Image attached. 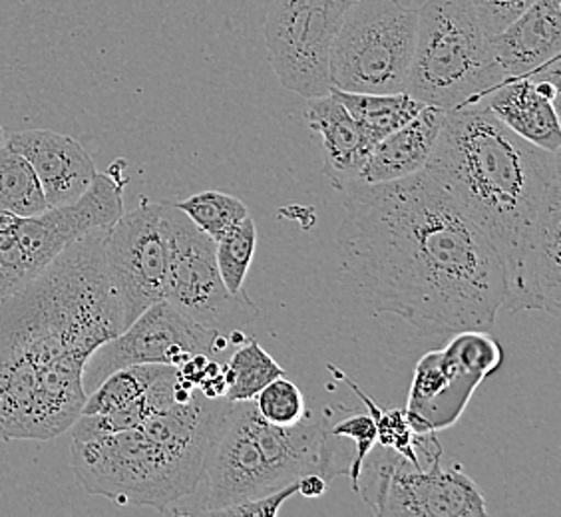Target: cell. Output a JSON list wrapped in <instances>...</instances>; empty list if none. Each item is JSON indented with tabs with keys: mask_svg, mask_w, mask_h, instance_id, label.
Wrapping results in <instances>:
<instances>
[{
	"mask_svg": "<svg viewBox=\"0 0 561 517\" xmlns=\"http://www.w3.org/2000/svg\"><path fill=\"white\" fill-rule=\"evenodd\" d=\"M558 94L560 84L550 80L514 78L504 80L484 102L496 118L516 131L519 138L541 150L560 153L561 128L556 110Z\"/></svg>",
	"mask_w": 561,
	"mask_h": 517,
	"instance_id": "cell-18",
	"label": "cell"
},
{
	"mask_svg": "<svg viewBox=\"0 0 561 517\" xmlns=\"http://www.w3.org/2000/svg\"><path fill=\"white\" fill-rule=\"evenodd\" d=\"M50 205L28 160L9 146H0V211L38 216Z\"/></svg>",
	"mask_w": 561,
	"mask_h": 517,
	"instance_id": "cell-22",
	"label": "cell"
},
{
	"mask_svg": "<svg viewBox=\"0 0 561 517\" xmlns=\"http://www.w3.org/2000/svg\"><path fill=\"white\" fill-rule=\"evenodd\" d=\"M126 162L116 160L76 202L48 207L38 216L0 211V297L28 285L68 245L124 216Z\"/></svg>",
	"mask_w": 561,
	"mask_h": 517,
	"instance_id": "cell-7",
	"label": "cell"
},
{
	"mask_svg": "<svg viewBox=\"0 0 561 517\" xmlns=\"http://www.w3.org/2000/svg\"><path fill=\"white\" fill-rule=\"evenodd\" d=\"M279 377H285V370L279 363L257 341L253 338L243 341L224 367L226 400L229 402L253 400L260 394V390L270 384L271 380Z\"/></svg>",
	"mask_w": 561,
	"mask_h": 517,
	"instance_id": "cell-23",
	"label": "cell"
},
{
	"mask_svg": "<svg viewBox=\"0 0 561 517\" xmlns=\"http://www.w3.org/2000/svg\"><path fill=\"white\" fill-rule=\"evenodd\" d=\"M353 458L355 444L331 434L329 418L275 426L261 418L253 400L229 402L207 446L194 514L216 516L305 474H321L331 484L336 475H348Z\"/></svg>",
	"mask_w": 561,
	"mask_h": 517,
	"instance_id": "cell-5",
	"label": "cell"
},
{
	"mask_svg": "<svg viewBox=\"0 0 561 517\" xmlns=\"http://www.w3.org/2000/svg\"><path fill=\"white\" fill-rule=\"evenodd\" d=\"M299 492V480L293 482V484L280 487L277 492H271L267 496L255 497V499H249L238 506L226 507V509H219L216 516H229V517H275L279 516L280 507L285 506V502L289 497L297 496Z\"/></svg>",
	"mask_w": 561,
	"mask_h": 517,
	"instance_id": "cell-31",
	"label": "cell"
},
{
	"mask_svg": "<svg viewBox=\"0 0 561 517\" xmlns=\"http://www.w3.org/2000/svg\"><path fill=\"white\" fill-rule=\"evenodd\" d=\"M305 119L323 140L324 177L335 189L345 192L358 182V173L368 156L355 119L331 92L309 97Z\"/></svg>",
	"mask_w": 561,
	"mask_h": 517,
	"instance_id": "cell-20",
	"label": "cell"
},
{
	"mask_svg": "<svg viewBox=\"0 0 561 517\" xmlns=\"http://www.w3.org/2000/svg\"><path fill=\"white\" fill-rule=\"evenodd\" d=\"M233 345L217 333L180 313L168 301L148 307L134 323L88 356L82 384L87 394L119 368L134 365L180 367L190 356H216Z\"/></svg>",
	"mask_w": 561,
	"mask_h": 517,
	"instance_id": "cell-13",
	"label": "cell"
},
{
	"mask_svg": "<svg viewBox=\"0 0 561 517\" xmlns=\"http://www.w3.org/2000/svg\"><path fill=\"white\" fill-rule=\"evenodd\" d=\"M502 365L504 348L488 331H460L443 351L422 356L404 406L412 432L428 434L454 426L476 388Z\"/></svg>",
	"mask_w": 561,
	"mask_h": 517,
	"instance_id": "cell-10",
	"label": "cell"
},
{
	"mask_svg": "<svg viewBox=\"0 0 561 517\" xmlns=\"http://www.w3.org/2000/svg\"><path fill=\"white\" fill-rule=\"evenodd\" d=\"M377 516L486 517V499L460 468H414L402 456L373 509Z\"/></svg>",
	"mask_w": 561,
	"mask_h": 517,
	"instance_id": "cell-14",
	"label": "cell"
},
{
	"mask_svg": "<svg viewBox=\"0 0 561 517\" xmlns=\"http://www.w3.org/2000/svg\"><path fill=\"white\" fill-rule=\"evenodd\" d=\"M358 0H271L263 34L271 68L299 96L331 92L329 60L348 9Z\"/></svg>",
	"mask_w": 561,
	"mask_h": 517,
	"instance_id": "cell-11",
	"label": "cell"
},
{
	"mask_svg": "<svg viewBox=\"0 0 561 517\" xmlns=\"http://www.w3.org/2000/svg\"><path fill=\"white\" fill-rule=\"evenodd\" d=\"M416 36V9L399 0H358L345 14L331 60V88L360 94L404 92Z\"/></svg>",
	"mask_w": 561,
	"mask_h": 517,
	"instance_id": "cell-8",
	"label": "cell"
},
{
	"mask_svg": "<svg viewBox=\"0 0 561 517\" xmlns=\"http://www.w3.org/2000/svg\"><path fill=\"white\" fill-rule=\"evenodd\" d=\"M343 194L341 271L378 313L432 336L494 326L506 299L502 261L428 173Z\"/></svg>",
	"mask_w": 561,
	"mask_h": 517,
	"instance_id": "cell-1",
	"label": "cell"
},
{
	"mask_svg": "<svg viewBox=\"0 0 561 517\" xmlns=\"http://www.w3.org/2000/svg\"><path fill=\"white\" fill-rule=\"evenodd\" d=\"M331 434L345 436L355 444V458L348 468V475L353 482V492H356L363 463L367 460L370 450L377 448V424L370 414H353L345 421L331 422Z\"/></svg>",
	"mask_w": 561,
	"mask_h": 517,
	"instance_id": "cell-29",
	"label": "cell"
},
{
	"mask_svg": "<svg viewBox=\"0 0 561 517\" xmlns=\"http://www.w3.org/2000/svg\"><path fill=\"white\" fill-rule=\"evenodd\" d=\"M534 0H470L480 26L488 36L502 33Z\"/></svg>",
	"mask_w": 561,
	"mask_h": 517,
	"instance_id": "cell-30",
	"label": "cell"
},
{
	"mask_svg": "<svg viewBox=\"0 0 561 517\" xmlns=\"http://www.w3.org/2000/svg\"><path fill=\"white\" fill-rule=\"evenodd\" d=\"M331 94L345 106L363 134L368 151L385 140L389 134L409 124L426 104L409 96L407 92L397 94H360L343 92L331 88Z\"/></svg>",
	"mask_w": 561,
	"mask_h": 517,
	"instance_id": "cell-21",
	"label": "cell"
},
{
	"mask_svg": "<svg viewBox=\"0 0 561 517\" xmlns=\"http://www.w3.org/2000/svg\"><path fill=\"white\" fill-rule=\"evenodd\" d=\"M253 404L261 418L275 426H295L311 418V410L307 409L301 390L285 377L271 380L253 399Z\"/></svg>",
	"mask_w": 561,
	"mask_h": 517,
	"instance_id": "cell-28",
	"label": "cell"
},
{
	"mask_svg": "<svg viewBox=\"0 0 561 517\" xmlns=\"http://www.w3.org/2000/svg\"><path fill=\"white\" fill-rule=\"evenodd\" d=\"M4 138H7V134H4V129H2V126H0V146L4 143Z\"/></svg>",
	"mask_w": 561,
	"mask_h": 517,
	"instance_id": "cell-34",
	"label": "cell"
},
{
	"mask_svg": "<svg viewBox=\"0 0 561 517\" xmlns=\"http://www.w3.org/2000/svg\"><path fill=\"white\" fill-rule=\"evenodd\" d=\"M404 7H411V9H419L424 0H399Z\"/></svg>",
	"mask_w": 561,
	"mask_h": 517,
	"instance_id": "cell-33",
	"label": "cell"
},
{
	"mask_svg": "<svg viewBox=\"0 0 561 517\" xmlns=\"http://www.w3.org/2000/svg\"><path fill=\"white\" fill-rule=\"evenodd\" d=\"M92 231L0 297V443L53 440L82 414L88 356L126 329Z\"/></svg>",
	"mask_w": 561,
	"mask_h": 517,
	"instance_id": "cell-2",
	"label": "cell"
},
{
	"mask_svg": "<svg viewBox=\"0 0 561 517\" xmlns=\"http://www.w3.org/2000/svg\"><path fill=\"white\" fill-rule=\"evenodd\" d=\"M257 249V227L251 217L231 227L224 238L216 241L217 269L227 291L231 295L245 292L249 267Z\"/></svg>",
	"mask_w": 561,
	"mask_h": 517,
	"instance_id": "cell-25",
	"label": "cell"
},
{
	"mask_svg": "<svg viewBox=\"0 0 561 517\" xmlns=\"http://www.w3.org/2000/svg\"><path fill=\"white\" fill-rule=\"evenodd\" d=\"M163 367L165 365H134L112 372L88 394L82 414H106L126 409L156 382Z\"/></svg>",
	"mask_w": 561,
	"mask_h": 517,
	"instance_id": "cell-24",
	"label": "cell"
},
{
	"mask_svg": "<svg viewBox=\"0 0 561 517\" xmlns=\"http://www.w3.org/2000/svg\"><path fill=\"white\" fill-rule=\"evenodd\" d=\"M329 490V482L324 480L321 474H305L299 478V496L307 497V499H314L327 494Z\"/></svg>",
	"mask_w": 561,
	"mask_h": 517,
	"instance_id": "cell-32",
	"label": "cell"
},
{
	"mask_svg": "<svg viewBox=\"0 0 561 517\" xmlns=\"http://www.w3.org/2000/svg\"><path fill=\"white\" fill-rule=\"evenodd\" d=\"M329 370L335 375L336 380H343L346 387L351 388L356 397L363 400V404L367 406L368 414L373 416V421L377 424V444H380L382 448H389L392 452L400 453L407 462L422 470L419 453L414 450V432H412L411 424L407 421L404 409H380L377 402L356 387L355 382L346 377L343 370H339L333 365H329Z\"/></svg>",
	"mask_w": 561,
	"mask_h": 517,
	"instance_id": "cell-26",
	"label": "cell"
},
{
	"mask_svg": "<svg viewBox=\"0 0 561 517\" xmlns=\"http://www.w3.org/2000/svg\"><path fill=\"white\" fill-rule=\"evenodd\" d=\"M165 219L170 235L165 301L195 323L241 345L245 341L243 326L257 319L260 309L245 292L227 291L217 269L216 241L170 199H165Z\"/></svg>",
	"mask_w": 561,
	"mask_h": 517,
	"instance_id": "cell-9",
	"label": "cell"
},
{
	"mask_svg": "<svg viewBox=\"0 0 561 517\" xmlns=\"http://www.w3.org/2000/svg\"><path fill=\"white\" fill-rule=\"evenodd\" d=\"M504 82L490 36L470 0H424L404 92L450 112L484 102Z\"/></svg>",
	"mask_w": 561,
	"mask_h": 517,
	"instance_id": "cell-6",
	"label": "cell"
},
{
	"mask_svg": "<svg viewBox=\"0 0 561 517\" xmlns=\"http://www.w3.org/2000/svg\"><path fill=\"white\" fill-rule=\"evenodd\" d=\"M444 114L436 106H424L409 124L378 141L368 151L355 185L387 184L422 172L438 140Z\"/></svg>",
	"mask_w": 561,
	"mask_h": 517,
	"instance_id": "cell-19",
	"label": "cell"
},
{
	"mask_svg": "<svg viewBox=\"0 0 561 517\" xmlns=\"http://www.w3.org/2000/svg\"><path fill=\"white\" fill-rule=\"evenodd\" d=\"M104 261L128 329L148 307L165 301L170 263L165 202L141 197L136 209L124 211L104 233Z\"/></svg>",
	"mask_w": 561,
	"mask_h": 517,
	"instance_id": "cell-12",
	"label": "cell"
},
{
	"mask_svg": "<svg viewBox=\"0 0 561 517\" xmlns=\"http://www.w3.org/2000/svg\"><path fill=\"white\" fill-rule=\"evenodd\" d=\"M229 400L173 402L130 430L70 444V462L80 485L92 496L118 506L153 507L170 514L192 497L202 480L207 446Z\"/></svg>",
	"mask_w": 561,
	"mask_h": 517,
	"instance_id": "cell-4",
	"label": "cell"
},
{
	"mask_svg": "<svg viewBox=\"0 0 561 517\" xmlns=\"http://www.w3.org/2000/svg\"><path fill=\"white\" fill-rule=\"evenodd\" d=\"M512 313H561V177L550 187L518 273L507 285L504 307Z\"/></svg>",
	"mask_w": 561,
	"mask_h": 517,
	"instance_id": "cell-15",
	"label": "cell"
},
{
	"mask_svg": "<svg viewBox=\"0 0 561 517\" xmlns=\"http://www.w3.org/2000/svg\"><path fill=\"white\" fill-rule=\"evenodd\" d=\"M424 172L494 248L507 285L514 280L550 187L561 177V156L519 138L478 102L444 114Z\"/></svg>",
	"mask_w": 561,
	"mask_h": 517,
	"instance_id": "cell-3",
	"label": "cell"
},
{
	"mask_svg": "<svg viewBox=\"0 0 561 517\" xmlns=\"http://www.w3.org/2000/svg\"><path fill=\"white\" fill-rule=\"evenodd\" d=\"M4 146L19 151L41 180L50 207L76 202L96 177V163L80 141L53 129L9 134Z\"/></svg>",
	"mask_w": 561,
	"mask_h": 517,
	"instance_id": "cell-17",
	"label": "cell"
},
{
	"mask_svg": "<svg viewBox=\"0 0 561 517\" xmlns=\"http://www.w3.org/2000/svg\"><path fill=\"white\" fill-rule=\"evenodd\" d=\"M504 80L560 84L561 0H534L502 33L490 36Z\"/></svg>",
	"mask_w": 561,
	"mask_h": 517,
	"instance_id": "cell-16",
	"label": "cell"
},
{
	"mask_svg": "<svg viewBox=\"0 0 561 517\" xmlns=\"http://www.w3.org/2000/svg\"><path fill=\"white\" fill-rule=\"evenodd\" d=\"M175 207L182 209L190 221L214 241L224 238L231 227L238 226L249 216L248 205L221 192H202L184 202H175Z\"/></svg>",
	"mask_w": 561,
	"mask_h": 517,
	"instance_id": "cell-27",
	"label": "cell"
}]
</instances>
